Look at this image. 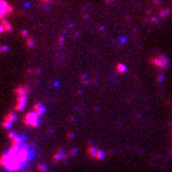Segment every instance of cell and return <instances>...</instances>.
Segmentation results:
<instances>
[{
  "instance_id": "cell-7",
  "label": "cell",
  "mask_w": 172,
  "mask_h": 172,
  "mask_svg": "<svg viewBox=\"0 0 172 172\" xmlns=\"http://www.w3.org/2000/svg\"><path fill=\"white\" fill-rule=\"evenodd\" d=\"M14 121H16V115L12 112V113H9V115L5 118V121H3V126H5L6 129H10V126H12V123H13Z\"/></svg>"
},
{
  "instance_id": "cell-16",
  "label": "cell",
  "mask_w": 172,
  "mask_h": 172,
  "mask_svg": "<svg viewBox=\"0 0 172 172\" xmlns=\"http://www.w3.org/2000/svg\"><path fill=\"white\" fill-rule=\"evenodd\" d=\"M154 3L156 6H161V5H162V0H154Z\"/></svg>"
},
{
  "instance_id": "cell-14",
  "label": "cell",
  "mask_w": 172,
  "mask_h": 172,
  "mask_svg": "<svg viewBox=\"0 0 172 172\" xmlns=\"http://www.w3.org/2000/svg\"><path fill=\"white\" fill-rule=\"evenodd\" d=\"M125 42H126L125 37H119V39H118V43H119V45H123Z\"/></svg>"
},
{
  "instance_id": "cell-20",
  "label": "cell",
  "mask_w": 172,
  "mask_h": 172,
  "mask_svg": "<svg viewBox=\"0 0 172 172\" xmlns=\"http://www.w3.org/2000/svg\"><path fill=\"white\" fill-rule=\"evenodd\" d=\"M113 0H105V3H112Z\"/></svg>"
},
{
  "instance_id": "cell-15",
  "label": "cell",
  "mask_w": 172,
  "mask_h": 172,
  "mask_svg": "<svg viewBox=\"0 0 172 172\" xmlns=\"http://www.w3.org/2000/svg\"><path fill=\"white\" fill-rule=\"evenodd\" d=\"M156 79H158V82H162V80H163V73H162V72L158 75V78H156Z\"/></svg>"
},
{
  "instance_id": "cell-18",
  "label": "cell",
  "mask_w": 172,
  "mask_h": 172,
  "mask_svg": "<svg viewBox=\"0 0 172 172\" xmlns=\"http://www.w3.org/2000/svg\"><path fill=\"white\" fill-rule=\"evenodd\" d=\"M39 2H43V3H52V0H39Z\"/></svg>"
},
{
  "instance_id": "cell-1",
  "label": "cell",
  "mask_w": 172,
  "mask_h": 172,
  "mask_svg": "<svg viewBox=\"0 0 172 172\" xmlns=\"http://www.w3.org/2000/svg\"><path fill=\"white\" fill-rule=\"evenodd\" d=\"M33 156H35V151L29 145H12V148L2 156L0 163L7 171H20L32 161Z\"/></svg>"
},
{
  "instance_id": "cell-2",
  "label": "cell",
  "mask_w": 172,
  "mask_h": 172,
  "mask_svg": "<svg viewBox=\"0 0 172 172\" xmlns=\"http://www.w3.org/2000/svg\"><path fill=\"white\" fill-rule=\"evenodd\" d=\"M149 63L152 66H155V68H159V69H168V66H169V57L167 55H163V53H158L156 56L149 59Z\"/></svg>"
},
{
  "instance_id": "cell-6",
  "label": "cell",
  "mask_w": 172,
  "mask_h": 172,
  "mask_svg": "<svg viewBox=\"0 0 172 172\" xmlns=\"http://www.w3.org/2000/svg\"><path fill=\"white\" fill-rule=\"evenodd\" d=\"M88 154H89V156L90 158H93V159H103L106 155H105V152L103 151H101V149H98V148H95L93 145H89V148H88Z\"/></svg>"
},
{
  "instance_id": "cell-13",
  "label": "cell",
  "mask_w": 172,
  "mask_h": 172,
  "mask_svg": "<svg viewBox=\"0 0 172 172\" xmlns=\"http://www.w3.org/2000/svg\"><path fill=\"white\" fill-rule=\"evenodd\" d=\"M26 45H27V47H33V46H35V42H33L32 37H27V42H26Z\"/></svg>"
},
{
  "instance_id": "cell-19",
  "label": "cell",
  "mask_w": 172,
  "mask_h": 172,
  "mask_svg": "<svg viewBox=\"0 0 172 172\" xmlns=\"http://www.w3.org/2000/svg\"><path fill=\"white\" fill-rule=\"evenodd\" d=\"M0 50H2V52H3V50H7V47H6V46H0Z\"/></svg>"
},
{
  "instance_id": "cell-9",
  "label": "cell",
  "mask_w": 172,
  "mask_h": 172,
  "mask_svg": "<svg viewBox=\"0 0 172 172\" xmlns=\"http://www.w3.org/2000/svg\"><path fill=\"white\" fill-rule=\"evenodd\" d=\"M33 113H36L37 116H40V115H43V113H45V112H46V108L43 106L42 103H36V105H35V106H33Z\"/></svg>"
},
{
  "instance_id": "cell-10",
  "label": "cell",
  "mask_w": 172,
  "mask_h": 172,
  "mask_svg": "<svg viewBox=\"0 0 172 172\" xmlns=\"http://www.w3.org/2000/svg\"><path fill=\"white\" fill-rule=\"evenodd\" d=\"M171 14V9L169 7H162V9L159 10V14H158V17H162V19H167L168 16Z\"/></svg>"
},
{
  "instance_id": "cell-21",
  "label": "cell",
  "mask_w": 172,
  "mask_h": 172,
  "mask_svg": "<svg viewBox=\"0 0 172 172\" xmlns=\"http://www.w3.org/2000/svg\"><path fill=\"white\" fill-rule=\"evenodd\" d=\"M169 154H171V155H172V148H171V149H169Z\"/></svg>"
},
{
  "instance_id": "cell-3",
  "label": "cell",
  "mask_w": 172,
  "mask_h": 172,
  "mask_svg": "<svg viewBox=\"0 0 172 172\" xmlns=\"http://www.w3.org/2000/svg\"><path fill=\"white\" fill-rule=\"evenodd\" d=\"M27 88H24V86H22V88H17L16 90H14V93L17 95V105H16V111H22V109H24V106H26V95H27Z\"/></svg>"
},
{
  "instance_id": "cell-17",
  "label": "cell",
  "mask_w": 172,
  "mask_h": 172,
  "mask_svg": "<svg viewBox=\"0 0 172 172\" xmlns=\"http://www.w3.org/2000/svg\"><path fill=\"white\" fill-rule=\"evenodd\" d=\"M27 35H29V33H27V32H26V30H23V32H22V36H24V37H27Z\"/></svg>"
},
{
  "instance_id": "cell-12",
  "label": "cell",
  "mask_w": 172,
  "mask_h": 172,
  "mask_svg": "<svg viewBox=\"0 0 172 172\" xmlns=\"http://www.w3.org/2000/svg\"><path fill=\"white\" fill-rule=\"evenodd\" d=\"M148 22H151V23H155V24H158V23H159V17H156V16H152L151 19H148Z\"/></svg>"
},
{
  "instance_id": "cell-4",
  "label": "cell",
  "mask_w": 172,
  "mask_h": 172,
  "mask_svg": "<svg viewBox=\"0 0 172 172\" xmlns=\"http://www.w3.org/2000/svg\"><path fill=\"white\" fill-rule=\"evenodd\" d=\"M24 123L27 126H32V128H37L39 123H40V116H37L36 113H33V112H29L24 116Z\"/></svg>"
},
{
  "instance_id": "cell-8",
  "label": "cell",
  "mask_w": 172,
  "mask_h": 172,
  "mask_svg": "<svg viewBox=\"0 0 172 172\" xmlns=\"http://www.w3.org/2000/svg\"><path fill=\"white\" fill-rule=\"evenodd\" d=\"M2 23H0V33H3V32H12L13 30V27H12V24L7 22V20H0Z\"/></svg>"
},
{
  "instance_id": "cell-11",
  "label": "cell",
  "mask_w": 172,
  "mask_h": 172,
  "mask_svg": "<svg viewBox=\"0 0 172 172\" xmlns=\"http://www.w3.org/2000/svg\"><path fill=\"white\" fill-rule=\"evenodd\" d=\"M126 65H123V63H118L116 66V70H118V73H123V72H126Z\"/></svg>"
},
{
  "instance_id": "cell-5",
  "label": "cell",
  "mask_w": 172,
  "mask_h": 172,
  "mask_svg": "<svg viewBox=\"0 0 172 172\" xmlns=\"http://www.w3.org/2000/svg\"><path fill=\"white\" fill-rule=\"evenodd\" d=\"M13 13V7L6 2V0H0V20H5L6 16Z\"/></svg>"
}]
</instances>
